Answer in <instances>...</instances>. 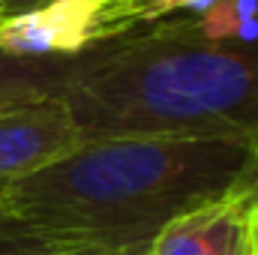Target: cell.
Listing matches in <instances>:
<instances>
[{
  "label": "cell",
  "instance_id": "5",
  "mask_svg": "<svg viewBox=\"0 0 258 255\" xmlns=\"http://www.w3.org/2000/svg\"><path fill=\"white\" fill-rule=\"evenodd\" d=\"M84 141L60 96L0 108V186L27 177Z\"/></svg>",
  "mask_w": 258,
  "mask_h": 255
},
{
  "label": "cell",
  "instance_id": "7",
  "mask_svg": "<svg viewBox=\"0 0 258 255\" xmlns=\"http://www.w3.org/2000/svg\"><path fill=\"white\" fill-rule=\"evenodd\" d=\"M108 246H120V243L102 240V237L48 231L24 222L0 228V255H93Z\"/></svg>",
  "mask_w": 258,
  "mask_h": 255
},
{
  "label": "cell",
  "instance_id": "6",
  "mask_svg": "<svg viewBox=\"0 0 258 255\" xmlns=\"http://www.w3.org/2000/svg\"><path fill=\"white\" fill-rule=\"evenodd\" d=\"M72 57H12L0 51V108L57 96Z\"/></svg>",
  "mask_w": 258,
  "mask_h": 255
},
{
  "label": "cell",
  "instance_id": "9",
  "mask_svg": "<svg viewBox=\"0 0 258 255\" xmlns=\"http://www.w3.org/2000/svg\"><path fill=\"white\" fill-rule=\"evenodd\" d=\"M150 240L153 237H141V240H129L120 246H108V249H99L93 255H150Z\"/></svg>",
  "mask_w": 258,
  "mask_h": 255
},
{
  "label": "cell",
  "instance_id": "1",
  "mask_svg": "<svg viewBox=\"0 0 258 255\" xmlns=\"http://www.w3.org/2000/svg\"><path fill=\"white\" fill-rule=\"evenodd\" d=\"M258 174V138H84L45 168L3 183L9 213L36 228L129 243Z\"/></svg>",
  "mask_w": 258,
  "mask_h": 255
},
{
  "label": "cell",
  "instance_id": "3",
  "mask_svg": "<svg viewBox=\"0 0 258 255\" xmlns=\"http://www.w3.org/2000/svg\"><path fill=\"white\" fill-rule=\"evenodd\" d=\"M144 24L138 0H42L0 15V51L12 57H81Z\"/></svg>",
  "mask_w": 258,
  "mask_h": 255
},
{
  "label": "cell",
  "instance_id": "4",
  "mask_svg": "<svg viewBox=\"0 0 258 255\" xmlns=\"http://www.w3.org/2000/svg\"><path fill=\"white\" fill-rule=\"evenodd\" d=\"M150 255H255V195L252 186L219 195L162 225Z\"/></svg>",
  "mask_w": 258,
  "mask_h": 255
},
{
  "label": "cell",
  "instance_id": "11",
  "mask_svg": "<svg viewBox=\"0 0 258 255\" xmlns=\"http://www.w3.org/2000/svg\"><path fill=\"white\" fill-rule=\"evenodd\" d=\"M33 3H42V0H9V3L0 9V15H3V12H18V9H24V6H33Z\"/></svg>",
  "mask_w": 258,
  "mask_h": 255
},
{
  "label": "cell",
  "instance_id": "10",
  "mask_svg": "<svg viewBox=\"0 0 258 255\" xmlns=\"http://www.w3.org/2000/svg\"><path fill=\"white\" fill-rule=\"evenodd\" d=\"M9 225H18V219L9 213V207L3 204V195H0V228H9Z\"/></svg>",
  "mask_w": 258,
  "mask_h": 255
},
{
  "label": "cell",
  "instance_id": "8",
  "mask_svg": "<svg viewBox=\"0 0 258 255\" xmlns=\"http://www.w3.org/2000/svg\"><path fill=\"white\" fill-rule=\"evenodd\" d=\"M213 3H219V0H138L144 24L147 21H159L165 15H174V12H204Z\"/></svg>",
  "mask_w": 258,
  "mask_h": 255
},
{
  "label": "cell",
  "instance_id": "12",
  "mask_svg": "<svg viewBox=\"0 0 258 255\" xmlns=\"http://www.w3.org/2000/svg\"><path fill=\"white\" fill-rule=\"evenodd\" d=\"M249 186H252V195H255V255H258V174L249 180Z\"/></svg>",
  "mask_w": 258,
  "mask_h": 255
},
{
  "label": "cell",
  "instance_id": "2",
  "mask_svg": "<svg viewBox=\"0 0 258 255\" xmlns=\"http://www.w3.org/2000/svg\"><path fill=\"white\" fill-rule=\"evenodd\" d=\"M84 138H258V45H213L183 24L72 57L57 93Z\"/></svg>",
  "mask_w": 258,
  "mask_h": 255
},
{
  "label": "cell",
  "instance_id": "13",
  "mask_svg": "<svg viewBox=\"0 0 258 255\" xmlns=\"http://www.w3.org/2000/svg\"><path fill=\"white\" fill-rule=\"evenodd\" d=\"M6 3H9V0H0V9H3V6H6Z\"/></svg>",
  "mask_w": 258,
  "mask_h": 255
}]
</instances>
